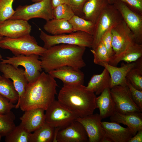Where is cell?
<instances>
[{
	"mask_svg": "<svg viewBox=\"0 0 142 142\" xmlns=\"http://www.w3.org/2000/svg\"><path fill=\"white\" fill-rule=\"evenodd\" d=\"M33 2H38L42 0H31Z\"/></svg>",
	"mask_w": 142,
	"mask_h": 142,
	"instance_id": "ee69618b",
	"label": "cell"
},
{
	"mask_svg": "<svg viewBox=\"0 0 142 142\" xmlns=\"http://www.w3.org/2000/svg\"><path fill=\"white\" fill-rule=\"evenodd\" d=\"M142 130L138 131L135 135L129 140L128 142H142Z\"/></svg>",
	"mask_w": 142,
	"mask_h": 142,
	"instance_id": "60d3db41",
	"label": "cell"
},
{
	"mask_svg": "<svg viewBox=\"0 0 142 142\" xmlns=\"http://www.w3.org/2000/svg\"><path fill=\"white\" fill-rule=\"evenodd\" d=\"M112 28H109L105 33L101 40L107 50L110 60L114 54L112 45V38L111 33Z\"/></svg>",
	"mask_w": 142,
	"mask_h": 142,
	"instance_id": "d590c367",
	"label": "cell"
},
{
	"mask_svg": "<svg viewBox=\"0 0 142 142\" xmlns=\"http://www.w3.org/2000/svg\"><path fill=\"white\" fill-rule=\"evenodd\" d=\"M135 66L127 73V81L136 89L142 91V57L136 61Z\"/></svg>",
	"mask_w": 142,
	"mask_h": 142,
	"instance_id": "83f0119b",
	"label": "cell"
},
{
	"mask_svg": "<svg viewBox=\"0 0 142 142\" xmlns=\"http://www.w3.org/2000/svg\"><path fill=\"white\" fill-rule=\"evenodd\" d=\"M0 48L9 50L14 55L35 54L41 56L47 50L39 45L30 34L14 38L3 37L0 41Z\"/></svg>",
	"mask_w": 142,
	"mask_h": 142,
	"instance_id": "277c9868",
	"label": "cell"
},
{
	"mask_svg": "<svg viewBox=\"0 0 142 142\" xmlns=\"http://www.w3.org/2000/svg\"><path fill=\"white\" fill-rule=\"evenodd\" d=\"M109 4L108 0H87L82 8V18L95 23L101 13Z\"/></svg>",
	"mask_w": 142,
	"mask_h": 142,
	"instance_id": "7402d4cb",
	"label": "cell"
},
{
	"mask_svg": "<svg viewBox=\"0 0 142 142\" xmlns=\"http://www.w3.org/2000/svg\"><path fill=\"white\" fill-rule=\"evenodd\" d=\"M75 15L71 7L68 4H61L53 9V18L69 21Z\"/></svg>",
	"mask_w": 142,
	"mask_h": 142,
	"instance_id": "d6a6232c",
	"label": "cell"
},
{
	"mask_svg": "<svg viewBox=\"0 0 142 142\" xmlns=\"http://www.w3.org/2000/svg\"><path fill=\"white\" fill-rule=\"evenodd\" d=\"M48 73L53 78L61 80L63 85L83 84L84 75L80 69L65 66L49 71Z\"/></svg>",
	"mask_w": 142,
	"mask_h": 142,
	"instance_id": "e0dca14e",
	"label": "cell"
},
{
	"mask_svg": "<svg viewBox=\"0 0 142 142\" xmlns=\"http://www.w3.org/2000/svg\"><path fill=\"white\" fill-rule=\"evenodd\" d=\"M74 32L82 31L93 36L95 27L94 23L74 15L69 21Z\"/></svg>",
	"mask_w": 142,
	"mask_h": 142,
	"instance_id": "4dcf8cb0",
	"label": "cell"
},
{
	"mask_svg": "<svg viewBox=\"0 0 142 142\" xmlns=\"http://www.w3.org/2000/svg\"><path fill=\"white\" fill-rule=\"evenodd\" d=\"M55 128L46 123L31 133L29 142H53Z\"/></svg>",
	"mask_w": 142,
	"mask_h": 142,
	"instance_id": "4316f807",
	"label": "cell"
},
{
	"mask_svg": "<svg viewBox=\"0 0 142 142\" xmlns=\"http://www.w3.org/2000/svg\"><path fill=\"white\" fill-rule=\"evenodd\" d=\"M127 85L129 89L134 101L142 111V91L135 88L128 81Z\"/></svg>",
	"mask_w": 142,
	"mask_h": 142,
	"instance_id": "8d00e7d4",
	"label": "cell"
},
{
	"mask_svg": "<svg viewBox=\"0 0 142 142\" xmlns=\"http://www.w3.org/2000/svg\"><path fill=\"white\" fill-rule=\"evenodd\" d=\"M94 56L93 62L96 64L99 65L104 62L109 63L110 58L107 50L103 43L101 41L94 50H90Z\"/></svg>",
	"mask_w": 142,
	"mask_h": 142,
	"instance_id": "836d02e7",
	"label": "cell"
},
{
	"mask_svg": "<svg viewBox=\"0 0 142 142\" xmlns=\"http://www.w3.org/2000/svg\"><path fill=\"white\" fill-rule=\"evenodd\" d=\"M116 0H108L109 3L110 4H113Z\"/></svg>",
	"mask_w": 142,
	"mask_h": 142,
	"instance_id": "7bdbcfd3",
	"label": "cell"
},
{
	"mask_svg": "<svg viewBox=\"0 0 142 142\" xmlns=\"http://www.w3.org/2000/svg\"><path fill=\"white\" fill-rule=\"evenodd\" d=\"M69 0H51V4L53 9L60 5L66 4H69Z\"/></svg>",
	"mask_w": 142,
	"mask_h": 142,
	"instance_id": "b9f144b4",
	"label": "cell"
},
{
	"mask_svg": "<svg viewBox=\"0 0 142 142\" xmlns=\"http://www.w3.org/2000/svg\"><path fill=\"white\" fill-rule=\"evenodd\" d=\"M110 84L111 78L109 73L104 68L100 74L92 76L86 87L88 90L98 95L106 89H110Z\"/></svg>",
	"mask_w": 142,
	"mask_h": 142,
	"instance_id": "cb8c5ba5",
	"label": "cell"
},
{
	"mask_svg": "<svg viewBox=\"0 0 142 142\" xmlns=\"http://www.w3.org/2000/svg\"><path fill=\"white\" fill-rule=\"evenodd\" d=\"M51 0H42L29 5L19 6L15 11L11 19H21L28 21L39 18L46 21L53 18Z\"/></svg>",
	"mask_w": 142,
	"mask_h": 142,
	"instance_id": "52a82bcc",
	"label": "cell"
},
{
	"mask_svg": "<svg viewBox=\"0 0 142 142\" xmlns=\"http://www.w3.org/2000/svg\"><path fill=\"white\" fill-rule=\"evenodd\" d=\"M43 28L52 35H57L74 32L69 21L53 18L46 21Z\"/></svg>",
	"mask_w": 142,
	"mask_h": 142,
	"instance_id": "d4e9b609",
	"label": "cell"
},
{
	"mask_svg": "<svg viewBox=\"0 0 142 142\" xmlns=\"http://www.w3.org/2000/svg\"><path fill=\"white\" fill-rule=\"evenodd\" d=\"M2 58V56L1 55V54L0 53V59H1ZM3 77L2 76H1V75L0 74V80H1L2 79V78Z\"/></svg>",
	"mask_w": 142,
	"mask_h": 142,
	"instance_id": "f6af8a7d",
	"label": "cell"
},
{
	"mask_svg": "<svg viewBox=\"0 0 142 142\" xmlns=\"http://www.w3.org/2000/svg\"><path fill=\"white\" fill-rule=\"evenodd\" d=\"M58 85L54 78L48 73L42 72L34 82L28 83L23 96L15 108L23 111L36 109L45 111L55 100Z\"/></svg>",
	"mask_w": 142,
	"mask_h": 142,
	"instance_id": "6da1fadb",
	"label": "cell"
},
{
	"mask_svg": "<svg viewBox=\"0 0 142 142\" xmlns=\"http://www.w3.org/2000/svg\"><path fill=\"white\" fill-rule=\"evenodd\" d=\"M39 56L38 55L33 54L7 57L6 59H1L0 63L8 64L16 67H18L19 66L23 67L28 83H31L38 78L42 70Z\"/></svg>",
	"mask_w": 142,
	"mask_h": 142,
	"instance_id": "ba28073f",
	"label": "cell"
},
{
	"mask_svg": "<svg viewBox=\"0 0 142 142\" xmlns=\"http://www.w3.org/2000/svg\"><path fill=\"white\" fill-rule=\"evenodd\" d=\"M136 64V62L126 63H122L120 67H117L103 62L100 64L99 65L104 67L109 73L111 78V89L117 85H127L126 75L129 71L135 66Z\"/></svg>",
	"mask_w": 142,
	"mask_h": 142,
	"instance_id": "d6986e66",
	"label": "cell"
},
{
	"mask_svg": "<svg viewBox=\"0 0 142 142\" xmlns=\"http://www.w3.org/2000/svg\"><path fill=\"white\" fill-rule=\"evenodd\" d=\"M105 136L112 142H128L135 135L128 127L124 128L115 122L102 121Z\"/></svg>",
	"mask_w": 142,
	"mask_h": 142,
	"instance_id": "ac0fdd59",
	"label": "cell"
},
{
	"mask_svg": "<svg viewBox=\"0 0 142 142\" xmlns=\"http://www.w3.org/2000/svg\"><path fill=\"white\" fill-rule=\"evenodd\" d=\"M123 20L120 13L114 5L109 4L101 13L95 23L92 49H95L108 29L116 26Z\"/></svg>",
	"mask_w": 142,
	"mask_h": 142,
	"instance_id": "8992f818",
	"label": "cell"
},
{
	"mask_svg": "<svg viewBox=\"0 0 142 142\" xmlns=\"http://www.w3.org/2000/svg\"><path fill=\"white\" fill-rule=\"evenodd\" d=\"M45 111V122L54 128H63L78 118L58 100H55Z\"/></svg>",
	"mask_w": 142,
	"mask_h": 142,
	"instance_id": "30bf717a",
	"label": "cell"
},
{
	"mask_svg": "<svg viewBox=\"0 0 142 142\" xmlns=\"http://www.w3.org/2000/svg\"><path fill=\"white\" fill-rule=\"evenodd\" d=\"M142 57V44L135 43L119 56L110 61L108 64L116 66L121 61L131 63L136 61Z\"/></svg>",
	"mask_w": 142,
	"mask_h": 142,
	"instance_id": "484cf974",
	"label": "cell"
},
{
	"mask_svg": "<svg viewBox=\"0 0 142 142\" xmlns=\"http://www.w3.org/2000/svg\"><path fill=\"white\" fill-rule=\"evenodd\" d=\"M3 37L4 36H2L0 33V41L1 40Z\"/></svg>",
	"mask_w": 142,
	"mask_h": 142,
	"instance_id": "bcb514c9",
	"label": "cell"
},
{
	"mask_svg": "<svg viewBox=\"0 0 142 142\" xmlns=\"http://www.w3.org/2000/svg\"><path fill=\"white\" fill-rule=\"evenodd\" d=\"M141 112L122 114L115 111L110 117V119L111 122L126 125L135 135L138 131L142 130Z\"/></svg>",
	"mask_w": 142,
	"mask_h": 142,
	"instance_id": "44dd1931",
	"label": "cell"
},
{
	"mask_svg": "<svg viewBox=\"0 0 142 142\" xmlns=\"http://www.w3.org/2000/svg\"><path fill=\"white\" fill-rule=\"evenodd\" d=\"M87 0H69V5L73 10L75 15L82 18L83 7Z\"/></svg>",
	"mask_w": 142,
	"mask_h": 142,
	"instance_id": "ab89813d",
	"label": "cell"
},
{
	"mask_svg": "<svg viewBox=\"0 0 142 142\" xmlns=\"http://www.w3.org/2000/svg\"><path fill=\"white\" fill-rule=\"evenodd\" d=\"M39 37L44 43L43 47L47 49L55 45L61 44L74 45L91 48L93 37L88 33L82 31L57 35H49L41 29Z\"/></svg>",
	"mask_w": 142,
	"mask_h": 142,
	"instance_id": "5b68a950",
	"label": "cell"
},
{
	"mask_svg": "<svg viewBox=\"0 0 142 142\" xmlns=\"http://www.w3.org/2000/svg\"><path fill=\"white\" fill-rule=\"evenodd\" d=\"M16 105L11 102L8 99L0 95V114H7L15 108Z\"/></svg>",
	"mask_w": 142,
	"mask_h": 142,
	"instance_id": "f35d334b",
	"label": "cell"
},
{
	"mask_svg": "<svg viewBox=\"0 0 142 142\" xmlns=\"http://www.w3.org/2000/svg\"><path fill=\"white\" fill-rule=\"evenodd\" d=\"M131 10L142 15V0H120Z\"/></svg>",
	"mask_w": 142,
	"mask_h": 142,
	"instance_id": "74e56055",
	"label": "cell"
},
{
	"mask_svg": "<svg viewBox=\"0 0 142 142\" xmlns=\"http://www.w3.org/2000/svg\"><path fill=\"white\" fill-rule=\"evenodd\" d=\"M102 119L99 114H92L83 117H78L77 120L84 127L89 142H102L105 136L102 124Z\"/></svg>",
	"mask_w": 142,
	"mask_h": 142,
	"instance_id": "5bb4252c",
	"label": "cell"
},
{
	"mask_svg": "<svg viewBox=\"0 0 142 142\" xmlns=\"http://www.w3.org/2000/svg\"><path fill=\"white\" fill-rule=\"evenodd\" d=\"M115 111L121 113L141 112L134 101L127 85H117L110 89Z\"/></svg>",
	"mask_w": 142,
	"mask_h": 142,
	"instance_id": "8fae6325",
	"label": "cell"
},
{
	"mask_svg": "<svg viewBox=\"0 0 142 142\" xmlns=\"http://www.w3.org/2000/svg\"><path fill=\"white\" fill-rule=\"evenodd\" d=\"M96 95L83 84L63 85L58 101L78 117L93 114L96 108Z\"/></svg>",
	"mask_w": 142,
	"mask_h": 142,
	"instance_id": "3957f363",
	"label": "cell"
},
{
	"mask_svg": "<svg viewBox=\"0 0 142 142\" xmlns=\"http://www.w3.org/2000/svg\"><path fill=\"white\" fill-rule=\"evenodd\" d=\"M2 137V136L0 134V141H1Z\"/></svg>",
	"mask_w": 142,
	"mask_h": 142,
	"instance_id": "7dc6e473",
	"label": "cell"
},
{
	"mask_svg": "<svg viewBox=\"0 0 142 142\" xmlns=\"http://www.w3.org/2000/svg\"><path fill=\"white\" fill-rule=\"evenodd\" d=\"M31 133L21 123L5 136V141L29 142Z\"/></svg>",
	"mask_w": 142,
	"mask_h": 142,
	"instance_id": "f546056e",
	"label": "cell"
},
{
	"mask_svg": "<svg viewBox=\"0 0 142 142\" xmlns=\"http://www.w3.org/2000/svg\"><path fill=\"white\" fill-rule=\"evenodd\" d=\"M113 4L132 32L136 43L142 44V15L131 10L120 0H116Z\"/></svg>",
	"mask_w": 142,
	"mask_h": 142,
	"instance_id": "7c38bea8",
	"label": "cell"
},
{
	"mask_svg": "<svg viewBox=\"0 0 142 142\" xmlns=\"http://www.w3.org/2000/svg\"><path fill=\"white\" fill-rule=\"evenodd\" d=\"M96 108L99 111V114L102 119L111 116L115 111L114 103L111 97L110 89L104 90L95 100Z\"/></svg>",
	"mask_w": 142,
	"mask_h": 142,
	"instance_id": "603a6c76",
	"label": "cell"
},
{
	"mask_svg": "<svg viewBox=\"0 0 142 142\" xmlns=\"http://www.w3.org/2000/svg\"><path fill=\"white\" fill-rule=\"evenodd\" d=\"M2 76V78L0 80V95L13 104L17 103L19 99L18 94L13 82Z\"/></svg>",
	"mask_w": 142,
	"mask_h": 142,
	"instance_id": "f1b7e54d",
	"label": "cell"
},
{
	"mask_svg": "<svg viewBox=\"0 0 142 142\" xmlns=\"http://www.w3.org/2000/svg\"><path fill=\"white\" fill-rule=\"evenodd\" d=\"M15 119L11 111L6 114H0V134L2 136H5L16 126Z\"/></svg>",
	"mask_w": 142,
	"mask_h": 142,
	"instance_id": "1f68e13d",
	"label": "cell"
},
{
	"mask_svg": "<svg viewBox=\"0 0 142 142\" xmlns=\"http://www.w3.org/2000/svg\"><path fill=\"white\" fill-rule=\"evenodd\" d=\"M0 71L3 77L12 80L18 94V102L24 93L28 83L24 70L8 64L0 63Z\"/></svg>",
	"mask_w": 142,
	"mask_h": 142,
	"instance_id": "9a60e30c",
	"label": "cell"
},
{
	"mask_svg": "<svg viewBox=\"0 0 142 142\" xmlns=\"http://www.w3.org/2000/svg\"><path fill=\"white\" fill-rule=\"evenodd\" d=\"M111 33L112 47L114 54L109 62L119 56L136 43L133 33L123 20L112 28Z\"/></svg>",
	"mask_w": 142,
	"mask_h": 142,
	"instance_id": "9c48e42d",
	"label": "cell"
},
{
	"mask_svg": "<svg viewBox=\"0 0 142 142\" xmlns=\"http://www.w3.org/2000/svg\"><path fill=\"white\" fill-rule=\"evenodd\" d=\"M31 27L27 21L9 19L0 24V33L3 36L16 38L30 34Z\"/></svg>",
	"mask_w": 142,
	"mask_h": 142,
	"instance_id": "2e32d148",
	"label": "cell"
},
{
	"mask_svg": "<svg viewBox=\"0 0 142 142\" xmlns=\"http://www.w3.org/2000/svg\"><path fill=\"white\" fill-rule=\"evenodd\" d=\"M13 0H0V24L10 19L14 15L15 11L12 4Z\"/></svg>",
	"mask_w": 142,
	"mask_h": 142,
	"instance_id": "e575fe53",
	"label": "cell"
},
{
	"mask_svg": "<svg viewBox=\"0 0 142 142\" xmlns=\"http://www.w3.org/2000/svg\"><path fill=\"white\" fill-rule=\"evenodd\" d=\"M13 0L14 1V0Z\"/></svg>",
	"mask_w": 142,
	"mask_h": 142,
	"instance_id": "c3c4849f",
	"label": "cell"
},
{
	"mask_svg": "<svg viewBox=\"0 0 142 142\" xmlns=\"http://www.w3.org/2000/svg\"><path fill=\"white\" fill-rule=\"evenodd\" d=\"M53 142H89L87 133L82 124L77 120L59 129L54 136Z\"/></svg>",
	"mask_w": 142,
	"mask_h": 142,
	"instance_id": "4fadbf2b",
	"label": "cell"
},
{
	"mask_svg": "<svg viewBox=\"0 0 142 142\" xmlns=\"http://www.w3.org/2000/svg\"><path fill=\"white\" fill-rule=\"evenodd\" d=\"M86 48L84 47L68 44L53 46L47 49L40 56L42 69L47 73L65 66L80 70L86 65L83 59Z\"/></svg>",
	"mask_w": 142,
	"mask_h": 142,
	"instance_id": "7a4b0ae2",
	"label": "cell"
},
{
	"mask_svg": "<svg viewBox=\"0 0 142 142\" xmlns=\"http://www.w3.org/2000/svg\"><path fill=\"white\" fill-rule=\"evenodd\" d=\"M45 110L40 108L31 109L24 111L19 119L21 123L29 132H33L45 123Z\"/></svg>",
	"mask_w": 142,
	"mask_h": 142,
	"instance_id": "ffe728a7",
	"label": "cell"
}]
</instances>
